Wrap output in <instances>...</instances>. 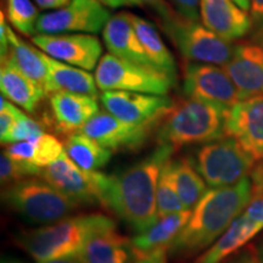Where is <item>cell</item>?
I'll use <instances>...</instances> for the list:
<instances>
[{"mask_svg":"<svg viewBox=\"0 0 263 263\" xmlns=\"http://www.w3.org/2000/svg\"><path fill=\"white\" fill-rule=\"evenodd\" d=\"M173 146L159 144L150 155L120 173L97 172L101 205L141 233L159 221L156 206L157 183L163 166L172 159Z\"/></svg>","mask_w":263,"mask_h":263,"instance_id":"1","label":"cell"},{"mask_svg":"<svg viewBox=\"0 0 263 263\" xmlns=\"http://www.w3.org/2000/svg\"><path fill=\"white\" fill-rule=\"evenodd\" d=\"M252 196L251 177L232 186L210 188L192 210L186 226L171 242L168 254L189 257L210 248L245 211Z\"/></svg>","mask_w":263,"mask_h":263,"instance_id":"2","label":"cell"},{"mask_svg":"<svg viewBox=\"0 0 263 263\" xmlns=\"http://www.w3.org/2000/svg\"><path fill=\"white\" fill-rule=\"evenodd\" d=\"M228 111L202 99H178L161 120L157 141L177 150L179 146L222 139L226 137Z\"/></svg>","mask_w":263,"mask_h":263,"instance_id":"3","label":"cell"},{"mask_svg":"<svg viewBox=\"0 0 263 263\" xmlns=\"http://www.w3.org/2000/svg\"><path fill=\"white\" fill-rule=\"evenodd\" d=\"M112 227V219L100 213L66 217L52 224L22 230L16 242L37 262L50 261L78 256L94 233Z\"/></svg>","mask_w":263,"mask_h":263,"instance_id":"4","label":"cell"},{"mask_svg":"<svg viewBox=\"0 0 263 263\" xmlns=\"http://www.w3.org/2000/svg\"><path fill=\"white\" fill-rule=\"evenodd\" d=\"M3 202L26 222L49 226L68 217L77 207L43 178H26L5 186Z\"/></svg>","mask_w":263,"mask_h":263,"instance_id":"5","label":"cell"},{"mask_svg":"<svg viewBox=\"0 0 263 263\" xmlns=\"http://www.w3.org/2000/svg\"><path fill=\"white\" fill-rule=\"evenodd\" d=\"M190 161L210 188L235 185L249 177L256 162L230 137L202 144Z\"/></svg>","mask_w":263,"mask_h":263,"instance_id":"6","label":"cell"},{"mask_svg":"<svg viewBox=\"0 0 263 263\" xmlns=\"http://www.w3.org/2000/svg\"><path fill=\"white\" fill-rule=\"evenodd\" d=\"M98 88L136 93L167 95L174 82L156 68L136 64L112 54H105L95 68Z\"/></svg>","mask_w":263,"mask_h":263,"instance_id":"7","label":"cell"},{"mask_svg":"<svg viewBox=\"0 0 263 263\" xmlns=\"http://www.w3.org/2000/svg\"><path fill=\"white\" fill-rule=\"evenodd\" d=\"M162 27L189 61L226 66L233 57L235 45L232 42L182 14L171 21L162 22Z\"/></svg>","mask_w":263,"mask_h":263,"instance_id":"8","label":"cell"},{"mask_svg":"<svg viewBox=\"0 0 263 263\" xmlns=\"http://www.w3.org/2000/svg\"><path fill=\"white\" fill-rule=\"evenodd\" d=\"M110 10L97 0H71L65 8L39 15L38 34L103 32L110 21Z\"/></svg>","mask_w":263,"mask_h":263,"instance_id":"9","label":"cell"},{"mask_svg":"<svg viewBox=\"0 0 263 263\" xmlns=\"http://www.w3.org/2000/svg\"><path fill=\"white\" fill-rule=\"evenodd\" d=\"M183 91L186 97L202 99L226 110L241 100L224 67L202 62L190 61L184 65Z\"/></svg>","mask_w":263,"mask_h":263,"instance_id":"10","label":"cell"},{"mask_svg":"<svg viewBox=\"0 0 263 263\" xmlns=\"http://www.w3.org/2000/svg\"><path fill=\"white\" fill-rule=\"evenodd\" d=\"M32 42L49 57L85 71L95 70L103 58L100 39L87 33L37 34Z\"/></svg>","mask_w":263,"mask_h":263,"instance_id":"11","label":"cell"},{"mask_svg":"<svg viewBox=\"0 0 263 263\" xmlns=\"http://www.w3.org/2000/svg\"><path fill=\"white\" fill-rule=\"evenodd\" d=\"M100 100L108 114L136 124H160L173 105V100L167 95L124 90H105Z\"/></svg>","mask_w":263,"mask_h":263,"instance_id":"12","label":"cell"},{"mask_svg":"<svg viewBox=\"0 0 263 263\" xmlns=\"http://www.w3.org/2000/svg\"><path fill=\"white\" fill-rule=\"evenodd\" d=\"M98 172V171H97ZM97 172H87L64 153L50 166L42 171V178L77 205L101 203Z\"/></svg>","mask_w":263,"mask_h":263,"instance_id":"13","label":"cell"},{"mask_svg":"<svg viewBox=\"0 0 263 263\" xmlns=\"http://www.w3.org/2000/svg\"><path fill=\"white\" fill-rule=\"evenodd\" d=\"M156 124L124 122L108 112H99L80 130L111 151L137 150L145 144Z\"/></svg>","mask_w":263,"mask_h":263,"instance_id":"14","label":"cell"},{"mask_svg":"<svg viewBox=\"0 0 263 263\" xmlns=\"http://www.w3.org/2000/svg\"><path fill=\"white\" fill-rule=\"evenodd\" d=\"M226 137L238 141L255 161L263 160V97L240 100L230 108Z\"/></svg>","mask_w":263,"mask_h":263,"instance_id":"15","label":"cell"},{"mask_svg":"<svg viewBox=\"0 0 263 263\" xmlns=\"http://www.w3.org/2000/svg\"><path fill=\"white\" fill-rule=\"evenodd\" d=\"M223 67L234 82L241 100L263 97V42L236 44L232 59Z\"/></svg>","mask_w":263,"mask_h":263,"instance_id":"16","label":"cell"},{"mask_svg":"<svg viewBox=\"0 0 263 263\" xmlns=\"http://www.w3.org/2000/svg\"><path fill=\"white\" fill-rule=\"evenodd\" d=\"M200 16L205 27L229 42L245 37L252 26L248 11L232 0H201Z\"/></svg>","mask_w":263,"mask_h":263,"instance_id":"17","label":"cell"},{"mask_svg":"<svg viewBox=\"0 0 263 263\" xmlns=\"http://www.w3.org/2000/svg\"><path fill=\"white\" fill-rule=\"evenodd\" d=\"M103 39L108 52L115 57L156 68L138 37L129 12H118L114 15L105 26Z\"/></svg>","mask_w":263,"mask_h":263,"instance_id":"18","label":"cell"},{"mask_svg":"<svg viewBox=\"0 0 263 263\" xmlns=\"http://www.w3.org/2000/svg\"><path fill=\"white\" fill-rule=\"evenodd\" d=\"M55 128L62 134L77 133L99 114L97 98L90 95L59 91L50 97Z\"/></svg>","mask_w":263,"mask_h":263,"instance_id":"19","label":"cell"},{"mask_svg":"<svg viewBox=\"0 0 263 263\" xmlns=\"http://www.w3.org/2000/svg\"><path fill=\"white\" fill-rule=\"evenodd\" d=\"M262 230V224L251 221L242 212L194 263H223L226 259L239 252Z\"/></svg>","mask_w":263,"mask_h":263,"instance_id":"20","label":"cell"},{"mask_svg":"<svg viewBox=\"0 0 263 263\" xmlns=\"http://www.w3.org/2000/svg\"><path fill=\"white\" fill-rule=\"evenodd\" d=\"M190 216H192V210L161 217L155 224L151 226L145 232L138 233L134 238L129 240L134 257L139 259L157 249L168 248L171 242L186 226Z\"/></svg>","mask_w":263,"mask_h":263,"instance_id":"21","label":"cell"},{"mask_svg":"<svg viewBox=\"0 0 263 263\" xmlns=\"http://www.w3.org/2000/svg\"><path fill=\"white\" fill-rule=\"evenodd\" d=\"M43 58L48 66V81L45 85L47 94L52 95L59 91H70L94 98L98 97L99 88L95 76L89 73V71L65 64L44 52Z\"/></svg>","mask_w":263,"mask_h":263,"instance_id":"22","label":"cell"},{"mask_svg":"<svg viewBox=\"0 0 263 263\" xmlns=\"http://www.w3.org/2000/svg\"><path fill=\"white\" fill-rule=\"evenodd\" d=\"M130 254V241L112 227L94 233L78 256L83 263H128Z\"/></svg>","mask_w":263,"mask_h":263,"instance_id":"23","label":"cell"},{"mask_svg":"<svg viewBox=\"0 0 263 263\" xmlns=\"http://www.w3.org/2000/svg\"><path fill=\"white\" fill-rule=\"evenodd\" d=\"M0 89L2 95L27 112H34L47 94L44 88L22 73L9 61L2 62Z\"/></svg>","mask_w":263,"mask_h":263,"instance_id":"24","label":"cell"},{"mask_svg":"<svg viewBox=\"0 0 263 263\" xmlns=\"http://www.w3.org/2000/svg\"><path fill=\"white\" fill-rule=\"evenodd\" d=\"M10 50L3 61H9L18 68L22 73L31 78L45 89L48 81V66L43 58L42 50L29 47L21 38L15 34L11 28L8 27Z\"/></svg>","mask_w":263,"mask_h":263,"instance_id":"25","label":"cell"},{"mask_svg":"<svg viewBox=\"0 0 263 263\" xmlns=\"http://www.w3.org/2000/svg\"><path fill=\"white\" fill-rule=\"evenodd\" d=\"M134 28L139 37L141 44L145 49L147 57L157 70L163 72L172 80L174 83L177 81V65L173 55L164 44L163 39L161 38L159 31L155 26L149 21L144 20L140 16L132 14Z\"/></svg>","mask_w":263,"mask_h":263,"instance_id":"26","label":"cell"},{"mask_svg":"<svg viewBox=\"0 0 263 263\" xmlns=\"http://www.w3.org/2000/svg\"><path fill=\"white\" fill-rule=\"evenodd\" d=\"M166 166L184 206L186 210H193L209 190L206 182L188 157L171 159Z\"/></svg>","mask_w":263,"mask_h":263,"instance_id":"27","label":"cell"},{"mask_svg":"<svg viewBox=\"0 0 263 263\" xmlns=\"http://www.w3.org/2000/svg\"><path fill=\"white\" fill-rule=\"evenodd\" d=\"M65 153L80 168L87 172L101 170L112 156V151L80 132L67 137L65 141Z\"/></svg>","mask_w":263,"mask_h":263,"instance_id":"28","label":"cell"},{"mask_svg":"<svg viewBox=\"0 0 263 263\" xmlns=\"http://www.w3.org/2000/svg\"><path fill=\"white\" fill-rule=\"evenodd\" d=\"M6 14L12 27L21 34L31 37L37 33L39 15L32 0H6Z\"/></svg>","mask_w":263,"mask_h":263,"instance_id":"29","label":"cell"},{"mask_svg":"<svg viewBox=\"0 0 263 263\" xmlns=\"http://www.w3.org/2000/svg\"><path fill=\"white\" fill-rule=\"evenodd\" d=\"M156 206H157V216L159 218L164 216L172 215V213L185 211L186 207L180 199L178 190L174 185L172 177L164 164L162 171H161L159 183H157L156 192Z\"/></svg>","mask_w":263,"mask_h":263,"instance_id":"30","label":"cell"},{"mask_svg":"<svg viewBox=\"0 0 263 263\" xmlns=\"http://www.w3.org/2000/svg\"><path fill=\"white\" fill-rule=\"evenodd\" d=\"M42 171V168L34 166L33 163L12 160L5 153H3L0 157V180H2L3 186L35 176V174H41Z\"/></svg>","mask_w":263,"mask_h":263,"instance_id":"31","label":"cell"},{"mask_svg":"<svg viewBox=\"0 0 263 263\" xmlns=\"http://www.w3.org/2000/svg\"><path fill=\"white\" fill-rule=\"evenodd\" d=\"M64 149L65 145L57 137L44 133L39 139L35 140L34 159L32 163L44 170L65 153Z\"/></svg>","mask_w":263,"mask_h":263,"instance_id":"32","label":"cell"},{"mask_svg":"<svg viewBox=\"0 0 263 263\" xmlns=\"http://www.w3.org/2000/svg\"><path fill=\"white\" fill-rule=\"evenodd\" d=\"M44 134L43 126L27 115L22 114L10 133L2 140V144H12L18 141L35 140Z\"/></svg>","mask_w":263,"mask_h":263,"instance_id":"33","label":"cell"},{"mask_svg":"<svg viewBox=\"0 0 263 263\" xmlns=\"http://www.w3.org/2000/svg\"><path fill=\"white\" fill-rule=\"evenodd\" d=\"M22 114L24 112L16 107L14 103H10L4 95H2V99H0V140L8 136Z\"/></svg>","mask_w":263,"mask_h":263,"instance_id":"34","label":"cell"},{"mask_svg":"<svg viewBox=\"0 0 263 263\" xmlns=\"http://www.w3.org/2000/svg\"><path fill=\"white\" fill-rule=\"evenodd\" d=\"M244 213L251 221L263 226V189L254 190V196L245 209Z\"/></svg>","mask_w":263,"mask_h":263,"instance_id":"35","label":"cell"},{"mask_svg":"<svg viewBox=\"0 0 263 263\" xmlns=\"http://www.w3.org/2000/svg\"><path fill=\"white\" fill-rule=\"evenodd\" d=\"M179 14L185 17L197 21L200 16V3L201 0H172Z\"/></svg>","mask_w":263,"mask_h":263,"instance_id":"36","label":"cell"},{"mask_svg":"<svg viewBox=\"0 0 263 263\" xmlns=\"http://www.w3.org/2000/svg\"><path fill=\"white\" fill-rule=\"evenodd\" d=\"M143 2L155 10L160 17L162 18V22L171 21L179 15V12L172 9V6L166 0H143Z\"/></svg>","mask_w":263,"mask_h":263,"instance_id":"37","label":"cell"},{"mask_svg":"<svg viewBox=\"0 0 263 263\" xmlns=\"http://www.w3.org/2000/svg\"><path fill=\"white\" fill-rule=\"evenodd\" d=\"M223 263H261L256 255L255 249H244L241 251L236 252L232 257L226 259Z\"/></svg>","mask_w":263,"mask_h":263,"instance_id":"38","label":"cell"},{"mask_svg":"<svg viewBox=\"0 0 263 263\" xmlns=\"http://www.w3.org/2000/svg\"><path fill=\"white\" fill-rule=\"evenodd\" d=\"M8 24L5 21L4 10L0 12V57L4 59L10 50V42H9V32Z\"/></svg>","mask_w":263,"mask_h":263,"instance_id":"39","label":"cell"},{"mask_svg":"<svg viewBox=\"0 0 263 263\" xmlns=\"http://www.w3.org/2000/svg\"><path fill=\"white\" fill-rule=\"evenodd\" d=\"M167 255H168V248H161L137 259V262L134 263H167Z\"/></svg>","mask_w":263,"mask_h":263,"instance_id":"40","label":"cell"},{"mask_svg":"<svg viewBox=\"0 0 263 263\" xmlns=\"http://www.w3.org/2000/svg\"><path fill=\"white\" fill-rule=\"evenodd\" d=\"M97 2L110 9L124 8V6L132 8V6H143L145 4L143 0H97Z\"/></svg>","mask_w":263,"mask_h":263,"instance_id":"41","label":"cell"},{"mask_svg":"<svg viewBox=\"0 0 263 263\" xmlns=\"http://www.w3.org/2000/svg\"><path fill=\"white\" fill-rule=\"evenodd\" d=\"M251 15L256 25L263 29V0H251Z\"/></svg>","mask_w":263,"mask_h":263,"instance_id":"42","label":"cell"},{"mask_svg":"<svg viewBox=\"0 0 263 263\" xmlns=\"http://www.w3.org/2000/svg\"><path fill=\"white\" fill-rule=\"evenodd\" d=\"M42 9H61L71 3V0H34Z\"/></svg>","mask_w":263,"mask_h":263,"instance_id":"43","label":"cell"},{"mask_svg":"<svg viewBox=\"0 0 263 263\" xmlns=\"http://www.w3.org/2000/svg\"><path fill=\"white\" fill-rule=\"evenodd\" d=\"M37 263H83L80 256H71V257H64V258H57L50 259V261H43Z\"/></svg>","mask_w":263,"mask_h":263,"instance_id":"44","label":"cell"},{"mask_svg":"<svg viewBox=\"0 0 263 263\" xmlns=\"http://www.w3.org/2000/svg\"><path fill=\"white\" fill-rule=\"evenodd\" d=\"M232 2H234L239 8L245 10V11L251 10V0H232Z\"/></svg>","mask_w":263,"mask_h":263,"instance_id":"45","label":"cell"},{"mask_svg":"<svg viewBox=\"0 0 263 263\" xmlns=\"http://www.w3.org/2000/svg\"><path fill=\"white\" fill-rule=\"evenodd\" d=\"M254 249L256 251V255H257V257L259 259V262L263 263V238L259 240L257 244H256Z\"/></svg>","mask_w":263,"mask_h":263,"instance_id":"46","label":"cell"},{"mask_svg":"<svg viewBox=\"0 0 263 263\" xmlns=\"http://www.w3.org/2000/svg\"><path fill=\"white\" fill-rule=\"evenodd\" d=\"M2 263H24L22 261H20L17 258H11V257H6L2 261Z\"/></svg>","mask_w":263,"mask_h":263,"instance_id":"47","label":"cell"}]
</instances>
